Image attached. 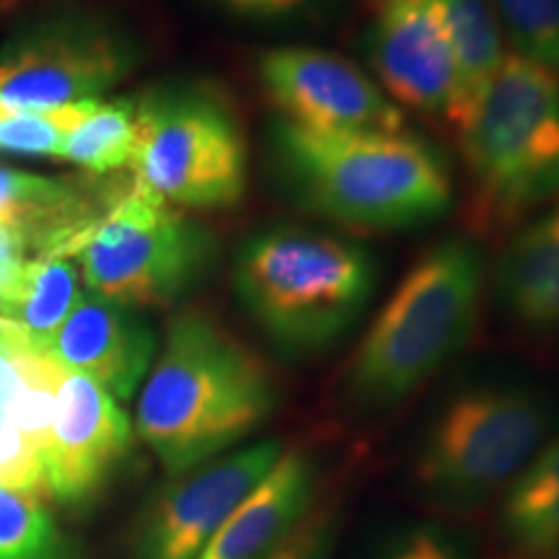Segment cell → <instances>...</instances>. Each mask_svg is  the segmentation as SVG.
<instances>
[{
    "label": "cell",
    "instance_id": "obj_1",
    "mask_svg": "<svg viewBox=\"0 0 559 559\" xmlns=\"http://www.w3.org/2000/svg\"><path fill=\"white\" fill-rule=\"evenodd\" d=\"M267 362L218 321L185 311L138 402V432L171 477L198 469L241 443L275 412Z\"/></svg>",
    "mask_w": 559,
    "mask_h": 559
},
{
    "label": "cell",
    "instance_id": "obj_2",
    "mask_svg": "<svg viewBox=\"0 0 559 559\" xmlns=\"http://www.w3.org/2000/svg\"><path fill=\"white\" fill-rule=\"evenodd\" d=\"M270 140L293 198L340 226L415 228L453 200L445 160L407 130L330 132L277 120Z\"/></svg>",
    "mask_w": 559,
    "mask_h": 559
},
{
    "label": "cell",
    "instance_id": "obj_3",
    "mask_svg": "<svg viewBox=\"0 0 559 559\" xmlns=\"http://www.w3.org/2000/svg\"><path fill=\"white\" fill-rule=\"evenodd\" d=\"M234 285L272 347L304 358L349 332L373 293L376 262L340 236L277 226L243 243Z\"/></svg>",
    "mask_w": 559,
    "mask_h": 559
},
{
    "label": "cell",
    "instance_id": "obj_4",
    "mask_svg": "<svg viewBox=\"0 0 559 559\" xmlns=\"http://www.w3.org/2000/svg\"><path fill=\"white\" fill-rule=\"evenodd\" d=\"M487 262L477 243L445 239L391 293L347 368V391L366 407L402 402L464 347L479 313Z\"/></svg>",
    "mask_w": 559,
    "mask_h": 559
},
{
    "label": "cell",
    "instance_id": "obj_5",
    "mask_svg": "<svg viewBox=\"0 0 559 559\" xmlns=\"http://www.w3.org/2000/svg\"><path fill=\"white\" fill-rule=\"evenodd\" d=\"M459 132L489 218L519 221L559 200V73L508 52Z\"/></svg>",
    "mask_w": 559,
    "mask_h": 559
},
{
    "label": "cell",
    "instance_id": "obj_6",
    "mask_svg": "<svg viewBox=\"0 0 559 559\" xmlns=\"http://www.w3.org/2000/svg\"><path fill=\"white\" fill-rule=\"evenodd\" d=\"M132 185L174 207L215 210L243 198L249 151L239 117L210 88L174 86L138 99Z\"/></svg>",
    "mask_w": 559,
    "mask_h": 559
},
{
    "label": "cell",
    "instance_id": "obj_7",
    "mask_svg": "<svg viewBox=\"0 0 559 559\" xmlns=\"http://www.w3.org/2000/svg\"><path fill=\"white\" fill-rule=\"evenodd\" d=\"M213 257L210 230L132 185L96 221L73 260L88 293L132 311L185 296Z\"/></svg>",
    "mask_w": 559,
    "mask_h": 559
},
{
    "label": "cell",
    "instance_id": "obj_8",
    "mask_svg": "<svg viewBox=\"0 0 559 559\" xmlns=\"http://www.w3.org/2000/svg\"><path fill=\"white\" fill-rule=\"evenodd\" d=\"M555 423V407L536 389H469L430 428L417 477L443 500H479L515 481L549 443Z\"/></svg>",
    "mask_w": 559,
    "mask_h": 559
},
{
    "label": "cell",
    "instance_id": "obj_9",
    "mask_svg": "<svg viewBox=\"0 0 559 559\" xmlns=\"http://www.w3.org/2000/svg\"><path fill=\"white\" fill-rule=\"evenodd\" d=\"M135 62V41L115 21L58 13L0 47V102L21 109L94 102L120 86Z\"/></svg>",
    "mask_w": 559,
    "mask_h": 559
},
{
    "label": "cell",
    "instance_id": "obj_10",
    "mask_svg": "<svg viewBox=\"0 0 559 559\" xmlns=\"http://www.w3.org/2000/svg\"><path fill=\"white\" fill-rule=\"evenodd\" d=\"M283 451L280 440H260L174 477L140 515L132 559H198Z\"/></svg>",
    "mask_w": 559,
    "mask_h": 559
},
{
    "label": "cell",
    "instance_id": "obj_11",
    "mask_svg": "<svg viewBox=\"0 0 559 559\" xmlns=\"http://www.w3.org/2000/svg\"><path fill=\"white\" fill-rule=\"evenodd\" d=\"M280 120L330 132H400L404 111L366 70L337 52L306 45L270 47L257 62Z\"/></svg>",
    "mask_w": 559,
    "mask_h": 559
},
{
    "label": "cell",
    "instance_id": "obj_12",
    "mask_svg": "<svg viewBox=\"0 0 559 559\" xmlns=\"http://www.w3.org/2000/svg\"><path fill=\"white\" fill-rule=\"evenodd\" d=\"M132 445V425L107 389L62 368L52 438L41 456L47 498L86 506L120 469Z\"/></svg>",
    "mask_w": 559,
    "mask_h": 559
},
{
    "label": "cell",
    "instance_id": "obj_13",
    "mask_svg": "<svg viewBox=\"0 0 559 559\" xmlns=\"http://www.w3.org/2000/svg\"><path fill=\"white\" fill-rule=\"evenodd\" d=\"M366 50L379 86L396 107L449 117L456 60L440 0H379Z\"/></svg>",
    "mask_w": 559,
    "mask_h": 559
},
{
    "label": "cell",
    "instance_id": "obj_14",
    "mask_svg": "<svg viewBox=\"0 0 559 559\" xmlns=\"http://www.w3.org/2000/svg\"><path fill=\"white\" fill-rule=\"evenodd\" d=\"M156 337L124 306L81 293L45 355L73 373L88 376L115 400H130L148 373Z\"/></svg>",
    "mask_w": 559,
    "mask_h": 559
},
{
    "label": "cell",
    "instance_id": "obj_15",
    "mask_svg": "<svg viewBox=\"0 0 559 559\" xmlns=\"http://www.w3.org/2000/svg\"><path fill=\"white\" fill-rule=\"evenodd\" d=\"M317 474L306 453L283 451L198 559H270L309 519Z\"/></svg>",
    "mask_w": 559,
    "mask_h": 559
},
{
    "label": "cell",
    "instance_id": "obj_16",
    "mask_svg": "<svg viewBox=\"0 0 559 559\" xmlns=\"http://www.w3.org/2000/svg\"><path fill=\"white\" fill-rule=\"evenodd\" d=\"M111 202L83 181L0 166V228L26 236L41 254L73 257Z\"/></svg>",
    "mask_w": 559,
    "mask_h": 559
},
{
    "label": "cell",
    "instance_id": "obj_17",
    "mask_svg": "<svg viewBox=\"0 0 559 559\" xmlns=\"http://www.w3.org/2000/svg\"><path fill=\"white\" fill-rule=\"evenodd\" d=\"M495 288L523 330L559 337V200L515 230L495 267Z\"/></svg>",
    "mask_w": 559,
    "mask_h": 559
},
{
    "label": "cell",
    "instance_id": "obj_18",
    "mask_svg": "<svg viewBox=\"0 0 559 559\" xmlns=\"http://www.w3.org/2000/svg\"><path fill=\"white\" fill-rule=\"evenodd\" d=\"M81 293V270L73 257H37L11 275L0 319L11 321L26 345L45 355Z\"/></svg>",
    "mask_w": 559,
    "mask_h": 559
},
{
    "label": "cell",
    "instance_id": "obj_19",
    "mask_svg": "<svg viewBox=\"0 0 559 559\" xmlns=\"http://www.w3.org/2000/svg\"><path fill=\"white\" fill-rule=\"evenodd\" d=\"M449 24L453 60H456V94L449 111L453 128H461L477 109L489 81L508 58V39L492 0H440Z\"/></svg>",
    "mask_w": 559,
    "mask_h": 559
},
{
    "label": "cell",
    "instance_id": "obj_20",
    "mask_svg": "<svg viewBox=\"0 0 559 559\" xmlns=\"http://www.w3.org/2000/svg\"><path fill=\"white\" fill-rule=\"evenodd\" d=\"M140 143L138 99L94 102L88 115L62 140L60 158L104 177L132 169Z\"/></svg>",
    "mask_w": 559,
    "mask_h": 559
},
{
    "label": "cell",
    "instance_id": "obj_21",
    "mask_svg": "<svg viewBox=\"0 0 559 559\" xmlns=\"http://www.w3.org/2000/svg\"><path fill=\"white\" fill-rule=\"evenodd\" d=\"M506 528L531 551L559 547V438L515 477L506 500Z\"/></svg>",
    "mask_w": 559,
    "mask_h": 559
},
{
    "label": "cell",
    "instance_id": "obj_22",
    "mask_svg": "<svg viewBox=\"0 0 559 559\" xmlns=\"http://www.w3.org/2000/svg\"><path fill=\"white\" fill-rule=\"evenodd\" d=\"M0 559H75V555L41 498L0 487Z\"/></svg>",
    "mask_w": 559,
    "mask_h": 559
},
{
    "label": "cell",
    "instance_id": "obj_23",
    "mask_svg": "<svg viewBox=\"0 0 559 559\" xmlns=\"http://www.w3.org/2000/svg\"><path fill=\"white\" fill-rule=\"evenodd\" d=\"M94 102L55 109H21L0 102V151L16 156L60 158L62 140L88 115Z\"/></svg>",
    "mask_w": 559,
    "mask_h": 559
},
{
    "label": "cell",
    "instance_id": "obj_24",
    "mask_svg": "<svg viewBox=\"0 0 559 559\" xmlns=\"http://www.w3.org/2000/svg\"><path fill=\"white\" fill-rule=\"evenodd\" d=\"M510 52L559 73V0H492Z\"/></svg>",
    "mask_w": 559,
    "mask_h": 559
},
{
    "label": "cell",
    "instance_id": "obj_25",
    "mask_svg": "<svg viewBox=\"0 0 559 559\" xmlns=\"http://www.w3.org/2000/svg\"><path fill=\"white\" fill-rule=\"evenodd\" d=\"M0 487L47 498L45 469H41L37 451L3 415H0Z\"/></svg>",
    "mask_w": 559,
    "mask_h": 559
},
{
    "label": "cell",
    "instance_id": "obj_26",
    "mask_svg": "<svg viewBox=\"0 0 559 559\" xmlns=\"http://www.w3.org/2000/svg\"><path fill=\"white\" fill-rule=\"evenodd\" d=\"M381 559H466L456 542H451L443 531L417 526L394 539Z\"/></svg>",
    "mask_w": 559,
    "mask_h": 559
},
{
    "label": "cell",
    "instance_id": "obj_27",
    "mask_svg": "<svg viewBox=\"0 0 559 559\" xmlns=\"http://www.w3.org/2000/svg\"><path fill=\"white\" fill-rule=\"evenodd\" d=\"M332 549V528L324 519L309 515L296 534L280 547L270 559H326Z\"/></svg>",
    "mask_w": 559,
    "mask_h": 559
},
{
    "label": "cell",
    "instance_id": "obj_28",
    "mask_svg": "<svg viewBox=\"0 0 559 559\" xmlns=\"http://www.w3.org/2000/svg\"><path fill=\"white\" fill-rule=\"evenodd\" d=\"M210 3L239 19L277 24V21H290L309 11L313 0H210Z\"/></svg>",
    "mask_w": 559,
    "mask_h": 559
},
{
    "label": "cell",
    "instance_id": "obj_29",
    "mask_svg": "<svg viewBox=\"0 0 559 559\" xmlns=\"http://www.w3.org/2000/svg\"><path fill=\"white\" fill-rule=\"evenodd\" d=\"M19 347H29V345H26V340L21 337L19 330L11 324V321L0 319V355L11 353V349H19Z\"/></svg>",
    "mask_w": 559,
    "mask_h": 559
},
{
    "label": "cell",
    "instance_id": "obj_30",
    "mask_svg": "<svg viewBox=\"0 0 559 559\" xmlns=\"http://www.w3.org/2000/svg\"><path fill=\"white\" fill-rule=\"evenodd\" d=\"M13 272H0V311H3V300H5V290H9Z\"/></svg>",
    "mask_w": 559,
    "mask_h": 559
},
{
    "label": "cell",
    "instance_id": "obj_31",
    "mask_svg": "<svg viewBox=\"0 0 559 559\" xmlns=\"http://www.w3.org/2000/svg\"><path fill=\"white\" fill-rule=\"evenodd\" d=\"M528 559H559V547L542 549V551H531Z\"/></svg>",
    "mask_w": 559,
    "mask_h": 559
}]
</instances>
